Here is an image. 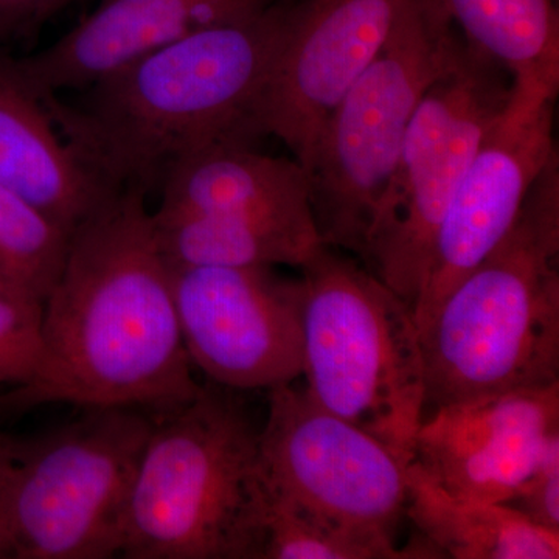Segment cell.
<instances>
[{
	"label": "cell",
	"instance_id": "1",
	"mask_svg": "<svg viewBox=\"0 0 559 559\" xmlns=\"http://www.w3.org/2000/svg\"><path fill=\"white\" fill-rule=\"evenodd\" d=\"M191 367L153 212L143 194L120 190L73 230L44 301L38 370L0 393V409L64 403L156 417L198 395Z\"/></svg>",
	"mask_w": 559,
	"mask_h": 559
},
{
	"label": "cell",
	"instance_id": "2",
	"mask_svg": "<svg viewBox=\"0 0 559 559\" xmlns=\"http://www.w3.org/2000/svg\"><path fill=\"white\" fill-rule=\"evenodd\" d=\"M296 0L187 36L130 62L66 100L46 95L55 127L114 190L159 193L173 168L224 142H257L253 109Z\"/></svg>",
	"mask_w": 559,
	"mask_h": 559
},
{
	"label": "cell",
	"instance_id": "3",
	"mask_svg": "<svg viewBox=\"0 0 559 559\" xmlns=\"http://www.w3.org/2000/svg\"><path fill=\"white\" fill-rule=\"evenodd\" d=\"M426 407L559 382V156L419 331Z\"/></svg>",
	"mask_w": 559,
	"mask_h": 559
},
{
	"label": "cell",
	"instance_id": "4",
	"mask_svg": "<svg viewBox=\"0 0 559 559\" xmlns=\"http://www.w3.org/2000/svg\"><path fill=\"white\" fill-rule=\"evenodd\" d=\"M234 392L209 381L189 403L154 417L120 557L261 559V429Z\"/></svg>",
	"mask_w": 559,
	"mask_h": 559
},
{
	"label": "cell",
	"instance_id": "5",
	"mask_svg": "<svg viewBox=\"0 0 559 559\" xmlns=\"http://www.w3.org/2000/svg\"><path fill=\"white\" fill-rule=\"evenodd\" d=\"M300 270L305 390L412 462L426 409L414 308L340 249L323 245Z\"/></svg>",
	"mask_w": 559,
	"mask_h": 559
},
{
	"label": "cell",
	"instance_id": "6",
	"mask_svg": "<svg viewBox=\"0 0 559 559\" xmlns=\"http://www.w3.org/2000/svg\"><path fill=\"white\" fill-rule=\"evenodd\" d=\"M153 426L148 412L105 407L44 436L13 437L0 480V559L119 557Z\"/></svg>",
	"mask_w": 559,
	"mask_h": 559
},
{
	"label": "cell",
	"instance_id": "7",
	"mask_svg": "<svg viewBox=\"0 0 559 559\" xmlns=\"http://www.w3.org/2000/svg\"><path fill=\"white\" fill-rule=\"evenodd\" d=\"M511 92L510 70L455 31L414 110L362 257L367 270L412 308L452 194Z\"/></svg>",
	"mask_w": 559,
	"mask_h": 559
},
{
	"label": "cell",
	"instance_id": "8",
	"mask_svg": "<svg viewBox=\"0 0 559 559\" xmlns=\"http://www.w3.org/2000/svg\"><path fill=\"white\" fill-rule=\"evenodd\" d=\"M455 31L417 0H406L380 53L330 110L307 167L323 245L362 260L414 110Z\"/></svg>",
	"mask_w": 559,
	"mask_h": 559
},
{
	"label": "cell",
	"instance_id": "9",
	"mask_svg": "<svg viewBox=\"0 0 559 559\" xmlns=\"http://www.w3.org/2000/svg\"><path fill=\"white\" fill-rule=\"evenodd\" d=\"M270 392L266 425L260 430V460L267 487L319 520L373 540L395 558H433L418 536L396 547L406 516L407 466L366 430L323 409L293 384Z\"/></svg>",
	"mask_w": 559,
	"mask_h": 559
},
{
	"label": "cell",
	"instance_id": "10",
	"mask_svg": "<svg viewBox=\"0 0 559 559\" xmlns=\"http://www.w3.org/2000/svg\"><path fill=\"white\" fill-rule=\"evenodd\" d=\"M170 270L183 345L209 381L241 392L301 377L300 278L267 266Z\"/></svg>",
	"mask_w": 559,
	"mask_h": 559
},
{
	"label": "cell",
	"instance_id": "11",
	"mask_svg": "<svg viewBox=\"0 0 559 559\" xmlns=\"http://www.w3.org/2000/svg\"><path fill=\"white\" fill-rule=\"evenodd\" d=\"M559 86L513 79V92L460 179L444 212L428 275L414 307L418 331L520 215L533 183L558 154L554 138Z\"/></svg>",
	"mask_w": 559,
	"mask_h": 559
},
{
	"label": "cell",
	"instance_id": "12",
	"mask_svg": "<svg viewBox=\"0 0 559 559\" xmlns=\"http://www.w3.org/2000/svg\"><path fill=\"white\" fill-rule=\"evenodd\" d=\"M406 0H296L288 32L250 120L307 170L330 110L393 31Z\"/></svg>",
	"mask_w": 559,
	"mask_h": 559
},
{
	"label": "cell",
	"instance_id": "13",
	"mask_svg": "<svg viewBox=\"0 0 559 559\" xmlns=\"http://www.w3.org/2000/svg\"><path fill=\"white\" fill-rule=\"evenodd\" d=\"M559 443V382L459 401L423 418L414 462L457 498L507 503Z\"/></svg>",
	"mask_w": 559,
	"mask_h": 559
},
{
	"label": "cell",
	"instance_id": "14",
	"mask_svg": "<svg viewBox=\"0 0 559 559\" xmlns=\"http://www.w3.org/2000/svg\"><path fill=\"white\" fill-rule=\"evenodd\" d=\"M278 0H100L46 49L17 58L39 97L86 90L151 51L249 20Z\"/></svg>",
	"mask_w": 559,
	"mask_h": 559
},
{
	"label": "cell",
	"instance_id": "15",
	"mask_svg": "<svg viewBox=\"0 0 559 559\" xmlns=\"http://www.w3.org/2000/svg\"><path fill=\"white\" fill-rule=\"evenodd\" d=\"M0 183L70 235L120 191L73 153L17 58L5 50H0Z\"/></svg>",
	"mask_w": 559,
	"mask_h": 559
},
{
	"label": "cell",
	"instance_id": "16",
	"mask_svg": "<svg viewBox=\"0 0 559 559\" xmlns=\"http://www.w3.org/2000/svg\"><path fill=\"white\" fill-rule=\"evenodd\" d=\"M156 212L312 215L310 178L296 159L224 142L198 151L165 178Z\"/></svg>",
	"mask_w": 559,
	"mask_h": 559
},
{
	"label": "cell",
	"instance_id": "17",
	"mask_svg": "<svg viewBox=\"0 0 559 559\" xmlns=\"http://www.w3.org/2000/svg\"><path fill=\"white\" fill-rule=\"evenodd\" d=\"M170 266L300 267L322 248L312 215H200L153 212Z\"/></svg>",
	"mask_w": 559,
	"mask_h": 559
},
{
	"label": "cell",
	"instance_id": "18",
	"mask_svg": "<svg viewBox=\"0 0 559 559\" xmlns=\"http://www.w3.org/2000/svg\"><path fill=\"white\" fill-rule=\"evenodd\" d=\"M406 518L443 558H559V533L533 524L506 503L450 495L414 460L407 466Z\"/></svg>",
	"mask_w": 559,
	"mask_h": 559
},
{
	"label": "cell",
	"instance_id": "19",
	"mask_svg": "<svg viewBox=\"0 0 559 559\" xmlns=\"http://www.w3.org/2000/svg\"><path fill=\"white\" fill-rule=\"evenodd\" d=\"M513 79L559 86V14L555 0H418Z\"/></svg>",
	"mask_w": 559,
	"mask_h": 559
},
{
	"label": "cell",
	"instance_id": "20",
	"mask_svg": "<svg viewBox=\"0 0 559 559\" xmlns=\"http://www.w3.org/2000/svg\"><path fill=\"white\" fill-rule=\"evenodd\" d=\"M68 230L0 183V278L46 301L68 259Z\"/></svg>",
	"mask_w": 559,
	"mask_h": 559
},
{
	"label": "cell",
	"instance_id": "21",
	"mask_svg": "<svg viewBox=\"0 0 559 559\" xmlns=\"http://www.w3.org/2000/svg\"><path fill=\"white\" fill-rule=\"evenodd\" d=\"M264 480V479H263ZM261 559H396L373 540L312 516L264 481Z\"/></svg>",
	"mask_w": 559,
	"mask_h": 559
},
{
	"label": "cell",
	"instance_id": "22",
	"mask_svg": "<svg viewBox=\"0 0 559 559\" xmlns=\"http://www.w3.org/2000/svg\"><path fill=\"white\" fill-rule=\"evenodd\" d=\"M44 304L0 278V392L24 388L43 352Z\"/></svg>",
	"mask_w": 559,
	"mask_h": 559
},
{
	"label": "cell",
	"instance_id": "23",
	"mask_svg": "<svg viewBox=\"0 0 559 559\" xmlns=\"http://www.w3.org/2000/svg\"><path fill=\"white\" fill-rule=\"evenodd\" d=\"M506 506L533 524L559 533V443L546 452Z\"/></svg>",
	"mask_w": 559,
	"mask_h": 559
},
{
	"label": "cell",
	"instance_id": "24",
	"mask_svg": "<svg viewBox=\"0 0 559 559\" xmlns=\"http://www.w3.org/2000/svg\"><path fill=\"white\" fill-rule=\"evenodd\" d=\"M73 0H0V50L38 31Z\"/></svg>",
	"mask_w": 559,
	"mask_h": 559
},
{
	"label": "cell",
	"instance_id": "25",
	"mask_svg": "<svg viewBox=\"0 0 559 559\" xmlns=\"http://www.w3.org/2000/svg\"><path fill=\"white\" fill-rule=\"evenodd\" d=\"M11 443H13V436L0 432V480H2L3 469H5L7 460H9Z\"/></svg>",
	"mask_w": 559,
	"mask_h": 559
},
{
	"label": "cell",
	"instance_id": "26",
	"mask_svg": "<svg viewBox=\"0 0 559 559\" xmlns=\"http://www.w3.org/2000/svg\"><path fill=\"white\" fill-rule=\"evenodd\" d=\"M0 393H2V392H0Z\"/></svg>",
	"mask_w": 559,
	"mask_h": 559
}]
</instances>
